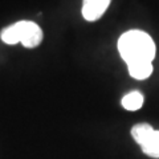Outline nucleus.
Instances as JSON below:
<instances>
[{
	"instance_id": "f257e3e1",
	"label": "nucleus",
	"mask_w": 159,
	"mask_h": 159,
	"mask_svg": "<svg viewBox=\"0 0 159 159\" xmlns=\"http://www.w3.org/2000/svg\"><path fill=\"white\" fill-rule=\"evenodd\" d=\"M118 51L127 65L138 62H152L155 57V43L146 32L133 29L118 40Z\"/></svg>"
},
{
	"instance_id": "f03ea898",
	"label": "nucleus",
	"mask_w": 159,
	"mask_h": 159,
	"mask_svg": "<svg viewBox=\"0 0 159 159\" xmlns=\"http://www.w3.org/2000/svg\"><path fill=\"white\" fill-rule=\"evenodd\" d=\"M0 37L9 45L21 43L25 48H36L43 41V31L36 23L23 20L4 28Z\"/></svg>"
},
{
	"instance_id": "7ed1b4c3",
	"label": "nucleus",
	"mask_w": 159,
	"mask_h": 159,
	"mask_svg": "<svg viewBox=\"0 0 159 159\" xmlns=\"http://www.w3.org/2000/svg\"><path fill=\"white\" fill-rule=\"evenodd\" d=\"M111 0H84L82 16L88 21H96L106 12Z\"/></svg>"
},
{
	"instance_id": "20e7f679",
	"label": "nucleus",
	"mask_w": 159,
	"mask_h": 159,
	"mask_svg": "<svg viewBox=\"0 0 159 159\" xmlns=\"http://www.w3.org/2000/svg\"><path fill=\"white\" fill-rule=\"evenodd\" d=\"M129 74L135 80H146L152 73V62H138L127 65Z\"/></svg>"
},
{
	"instance_id": "39448f33",
	"label": "nucleus",
	"mask_w": 159,
	"mask_h": 159,
	"mask_svg": "<svg viewBox=\"0 0 159 159\" xmlns=\"http://www.w3.org/2000/svg\"><path fill=\"white\" fill-rule=\"evenodd\" d=\"M143 102H145V98H143L142 93L139 92H130L129 94H126L125 97L122 98V106L129 111H135L139 110L142 107Z\"/></svg>"
},
{
	"instance_id": "423d86ee",
	"label": "nucleus",
	"mask_w": 159,
	"mask_h": 159,
	"mask_svg": "<svg viewBox=\"0 0 159 159\" xmlns=\"http://www.w3.org/2000/svg\"><path fill=\"white\" fill-rule=\"evenodd\" d=\"M155 131L152 129L151 125H148V123H138L135 125L133 129H131V135L134 138V141H135L138 145H143L148 138H150L151 134Z\"/></svg>"
},
{
	"instance_id": "0eeeda50",
	"label": "nucleus",
	"mask_w": 159,
	"mask_h": 159,
	"mask_svg": "<svg viewBox=\"0 0 159 159\" xmlns=\"http://www.w3.org/2000/svg\"><path fill=\"white\" fill-rule=\"evenodd\" d=\"M142 151L151 158H159V131H154L150 138L141 146Z\"/></svg>"
}]
</instances>
